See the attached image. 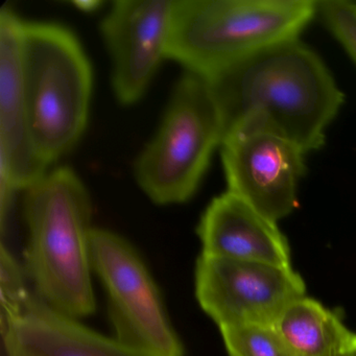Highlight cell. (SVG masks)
<instances>
[{
    "label": "cell",
    "instance_id": "5bb4252c",
    "mask_svg": "<svg viewBox=\"0 0 356 356\" xmlns=\"http://www.w3.org/2000/svg\"><path fill=\"white\" fill-rule=\"evenodd\" d=\"M220 332L230 356H293L274 326L225 327Z\"/></svg>",
    "mask_w": 356,
    "mask_h": 356
},
{
    "label": "cell",
    "instance_id": "ba28073f",
    "mask_svg": "<svg viewBox=\"0 0 356 356\" xmlns=\"http://www.w3.org/2000/svg\"><path fill=\"white\" fill-rule=\"evenodd\" d=\"M305 155L295 143L266 131H229L220 145L227 191L278 222L298 207Z\"/></svg>",
    "mask_w": 356,
    "mask_h": 356
},
{
    "label": "cell",
    "instance_id": "9c48e42d",
    "mask_svg": "<svg viewBox=\"0 0 356 356\" xmlns=\"http://www.w3.org/2000/svg\"><path fill=\"white\" fill-rule=\"evenodd\" d=\"M174 0H118L102 20L112 87L122 105L137 103L168 59Z\"/></svg>",
    "mask_w": 356,
    "mask_h": 356
},
{
    "label": "cell",
    "instance_id": "7a4b0ae2",
    "mask_svg": "<svg viewBox=\"0 0 356 356\" xmlns=\"http://www.w3.org/2000/svg\"><path fill=\"white\" fill-rule=\"evenodd\" d=\"M24 211L28 227L24 270L36 295L72 318L93 314L90 195L68 168L47 172L26 189Z\"/></svg>",
    "mask_w": 356,
    "mask_h": 356
},
{
    "label": "cell",
    "instance_id": "30bf717a",
    "mask_svg": "<svg viewBox=\"0 0 356 356\" xmlns=\"http://www.w3.org/2000/svg\"><path fill=\"white\" fill-rule=\"evenodd\" d=\"M24 20L9 7L0 13V185L29 189L47 172L31 139L22 65Z\"/></svg>",
    "mask_w": 356,
    "mask_h": 356
},
{
    "label": "cell",
    "instance_id": "d6986e66",
    "mask_svg": "<svg viewBox=\"0 0 356 356\" xmlns=\"http://www.w3.org/2000/svg\"></svg>",
    "mask_w": 356,
    "mask_h": 356
},
{
    "label": "cell",
    "instance_id": "6da1fadb",
    "mask_svg": "<svg viewBox=\"0 0 356 356\" xmlns=\"http://www.w3.org/2000/svg\"><path fill=\"white\" fill-rule=\"evenodd\" d=\"M208 80L226 134L236 129L266 131L306 154L324 145L345 99L324 62L299 38L268 47Z\"/></svg>",
    "mask_w": 356,
    "mask_h": 356
},
{
    "label": "cell",
    "instance_id": "8992f818",
    "mask_svg": "<svg viewBox=\"0 0 356 356\" xmlns=\"http://www.w3.org/2000/svg\"><path fill=\"white\" fill-rule=\"evenodd\" d=\"M91 262L107 291L114 339L143 356H183L155 281L128 241L93 230Z\"/></svg>",
    "mask_w": 356,
    "mask_h": 356
},
{
    "label": "cell",
    "instance_id": "277c9868",
    "mask_svg": "<svg viewBox=\"0 0 356 356\" xmlns=\"http://www.w3.org/2000/svg\"><path fill=\"white\" fill-rule=\"evenodd\" d=\"M22 65L31 139L37 155L49 166L84 134L92 68L72 31L54 22L24 20Z\"/></svg>",
    "mask_w": 356,
    "mask_h": 356
},
{
    "label": "cell",
    "instance_id": "3957f363",
    "mask_svg": "<svg viewBox=\"0 0 356 356\" xmlns=\"http://www.w3.org/2000/svg\"><path fill=\"white\" fill-rule=\"evenodd\" d=\"M316 14L314 0H174L168 59L210 79L299 38Z\"/></svg>",
    "mask_w": 356,
    "mask_h": 356
},
{
    "label": "cell",
    "instance_id": "2e32d148",
    "mask_svg": "<svg viewBox=\"0 0 356 356\" xmlns=\"http://www.w3.org/2000/svg\"><path fill=\"white\" fill-rule=\"evenodd\" d=\"M318 13L356 63V3L347 0L318 1Z\"/></svg>",
    "mask_w": 356,
    "mask_h": 356
},
{
    "label": "cell",
    "instance_id": "ac0fdd59",
    "mask_svg": "<svg viewBox=\"0 0 356 356\" xmlns=\"http://www.w3.org/2000/svg\"><path fill=\"white\" fill-rule=\"evenodd\" d=\"M343 356H356V337L349 349L343 353Z\"/></svg>",
    "mask_w": 356,
    "mask_h": 356
},
{
    "label": "cell",
    "instance_id": "7c38bea8",
    "mask_svg": "<svg viewBox=\"0 0 356 356\" xmlns=\"http://www.w3.org/2000/svg\"><path fill=\"white\" fill-rule=\"evenodd\" d=\"M8 356H143L32 295L22 314L3 327Z\"/></svg>",
    "mask_w": 356,
    "mask_h": 356
},
{
    "label": "cell",
    "instance_id": "e0dca14e",
    "mask_svg": "<svg viewBox=\"0 0 356 356\" xmlns=\"http://www.w3.org/2000/svg\"><path fill=\"white\" fill-rule=\"evenodd\" d=\"M74 5L76 6V9H80L81 11L84 12H93L99 9L102 6V3L93 0V1H74Z\"/></svg>",
    "mask_w": 356,
    "mask_h": 356
},
{
    "label": "cell",
    "instance_id": "5b68a950",
    "mask_svg": "<svg viewBox=\"0 0 356 356\" xmlns=\"http://www.w3.org/2000/svg\"><path fill=\"white\" fill-rule=\"evenodd\" d=\"M225 134L211 83L185 72L175 86L159 129L135 161L137 184L158 205L185 203L199 188Z\"/></svg>",
    "mask_w": 356,
    "mask_h": 356
},
{
    "label": "cell",
    "instance_id": "52a82bcc",
    "mask_svg": "<svg viewBox=\"0 0 356 356\" xmlns=\"http://www.w3.org/2000/svg\"><path fill=\"white\" fill-rule=\"evenodd\" d=\"M195 295L204 312L225 327L274 326L283 310L305 296L291 266L200 255Z\"/></svg>",
    "mask_w": 356,
    "mask_h": 356
},
{
    "label": "cell",
    "instance_id": "8fae6325",
    "mask_svg": "<svg viewBox=\"0 0 356 356\" xmlns=\"http://www.w3.org/2000/svg\"><path fill=\"white\" fill-rule=\"evenodd\" d=\"M197 232L202 255L291 266L289 243L277 222L230 191L210 202Z\"/></svg>",
    "mask_w": 356,
    "mask_h": 356
},
{
    "label": "cell",
    "instance_id": "9a60e30c",
    "mask_svg": "<svg viewBox=\"0 0 356 356\" xmlns=\"http://www.w3.org/2000/svg\"><path fill=\"white\" fill-rule=\"evenodd\" d=\"M26 270H22L15 257L3 243L0 253L1 327L17 318L32 297L26 289Z\"/></svg>",
    "mask_w": 356,
    "mask_h": 356
},
{
    "label": "cell",
    "instance_id": "4fadbf2b",
    "mask_svg": "<svg viewBox=\"0 0 356 356\" xmlns=\"http://www.w3.org/2000/svg\"><path fill=\"white\" fill-rule=\"evenodd\" d=\"M274 328L293 356H343L356 337L337 314L306 296L283 310Z\"/></svg>",
    "mask_w": 356,
    "mask_h": 356
}]
</instances>
